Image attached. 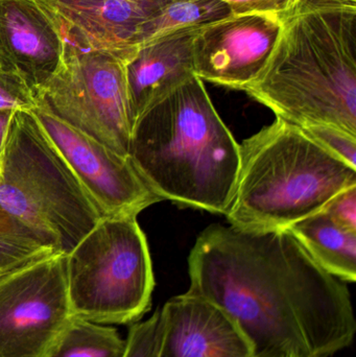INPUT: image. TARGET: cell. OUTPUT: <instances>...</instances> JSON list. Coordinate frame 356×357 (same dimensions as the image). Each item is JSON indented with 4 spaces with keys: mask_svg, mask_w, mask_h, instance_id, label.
Returning a JSON list of instances; mask_svg holds the SVG:
<instances>
[{
    "mask_svg": "<svg viewBox=\"0 0 356 357\" xmlns=\"http://www.w3.org/2000/svg\"><path fill=\"white\" fill-rule=\"evenodd\" d=\"M188 274L187 293L224 310L255 357H332L355 340L346 283L321 268L288 229L212 225L196 238Z\"/></svg>",
    "mask_w": 356,
    "mask_h": 357,
    "instance_id": "obj_1",
    "label": "cell"
},
{
    "mask_svg": "<svg viewBox=\"0 0 356 357\" xmlns=\"http://www.w3.org/2000/svg\"><path fill=\"white\" fill-rule=\"evenodd\" d=\"M263 71L245 91L300 128L356 136V1L296 0Z\"/></svg>",
    "mask_w": 356,
    "mask_h": 357,
    "instance_id": "obj_2",
    "label": "cell"
},
{
    "mask_svg": "<svg viewBox=\"0 0 356 357\" xmlns=\"http://www.w3.org/2000/svg\"><path fill=\"white\" fill-rule=\"evenodd\" d=\"M127 156L162 201L227 213L240 173V146L196 75L134 121Z\"/></svg>",
    "mask_w": 356,
    "mask_h": 357,
    "instance_id": "obj_3",
    "label": "cell"
},
{
    "mask_svg": "<svg viewBox=\"0 0 356 357\" xmlns=\"http://www.w3.org/2000/svg\"><path fill=\"white\" fill-rule=\"evenodd\" d=\"M240 146L235 192L225 214L235 228L286 230L356 185V169L282 119Z\"/></svg>",
    "mask_w": 356,
    "mask_h": 357,
    "instance_id": "obj_4",
    "label": "cell"
},
{
    "mask_svg": "<svg viewBox=\"0 0 356 357\" xmlns=\"http://www.w3.org/2000/svg\"><path fill=\"white\" fill-rule=\"evenodd\" d=\"M0 207L68 254L102 218L31 111H15L0 158Z\"/></svg>",
    "mask_w": 356,
    "mask_h": 357,
    "instance_id": "obj_5",
    "label": "cell"
},
{
    "mask_svg": "<svg viewBox=\"0 0 356 357\" xmlns=\"http://www.w3.org/2000/svg\"><path fill=\"white\" fill-rule=\"evenodd\" d=\"M67 291L75 318L133 324L150 310L155 276L135 215L105 216L66 254Z\"/></svg>",
    "mask_w": 356,
    "mask_h": 357,
    "instance_id": "obj_6",
    "label": "cell"
},
{
    "mask_svg": "<svg viewBox=\"0 0 356 357\" xmlns=\"http://www.w3.org/2000/svg\"><path fill=\"white\" fill-rule=\"evenodd\" d=\"M62 62L36 94L37 104L123 156L132 123L125 61L64 39Z\"/></svg>",
    "mask_w": 356,
    "mask_h": 357,
    "instance_id": "obj_7",
    "label": "cell"
},
{
    "mask_svg": "<svg viewBox=\"0 0 356 357\" xmlns=\"http://www.w3.org/2000/svg\"><path fill=\"white\" fill-rule=\"evenodd\" d=\"M75 318L65 254L0 276V357L47 356Z\"/></svg>",
    "mask_w": 356,
    "mask_h": 357,
    "instance_id": "obj_8",
    "label": "cell"
},
{
    "mask_svg": "<svg viewBox=\"0 0 356 357\" xmlns=\"http://www.w3.org/2000/svg\"><path fill=\"white\" fill-rule=\"evenodd\" d=\"M40 127L66 161L102 218L135 215L162 201L123 156L54 116L41 105L31 110Z\"/></svg>",
    "mask_w": 356,
    "mask_h": 357,
    "instance_id": "obj_9",
    "label": "cell"
},
{
    "mask_svg": "<svg viewBox=\"0 0 356 357\" xmlns=\"http://www.w3.org/2000/svg\"><path fill=\"white\" fill-rule=\"evenodd\" d=\"M280 29V14L274 13L230 15L201 27L192 42L194 73L245 91L267 64Z\"/></svg>",
    "mask_w": 356,
    "mask_h": 357,
    "instance_id": "obj_10",
    "label": "cell"
},
{
    "mask_svg": "<svg viewBox=\"0 0 356 357\" xmlns=\"http://www.w3.org/2000/svg\"><path fill=\"white\" fill-rule=\"evenodd\" d=\"M64 39L129 62L142 26L169 0H35Z\"/></svg>",
    "mask_w": 356,
    "mask_h": 357,
    "instance_id": "obj_11",
    "label": "cell"
},
{
    "mask_svg": "<svg viewBox=\"0 0 356 357\" xmlns=\"http://www.w3.org/2000/svg\"><path fill=\"white\" fill-rule=\"evenodd\" d=\"M162 333L157 357H255L236 323L219 306L187 293L160 310Z\"/></svg>",
    "mask_w": 356,
    "mask_h": 357,
    "instance_id": "obj_12",
    "label": "cell"
},
{
    "mask_svg": "<svg viewBox=\"0 0 356 357\" xmlns=\"http://www.w3.org/2000/svg\"><path fill=\"white\" fill-rule=\"evenodd\" d=\"M64 50V38L35 0H0V68L18 73L35 96Z\"/></svg>",
    "mask_w": 356,
    "mask_h": 357,
    "instance_id": "obj_13",
    "label": "cell"
},
{
    "mask_svg": "<svg viewBox=\"0 0 356 357\" xmlns=\"http://www.w3.org/2000/svg\"><path fill=\"white\" fill-rule=\"evenodd\" d=\"M199 29L169 33L140 46L125 63L132 123L148 107L196 75L192 42Z\"/></svg>",
    "mask_w": 356,
    "mask_h": 357,
    "instance_id": "obj_14",
    "label": "cell"
},
{
    "mask_svg": "<svg viewBox=\"0 0 356 357\" xmlns=\"http://www.w3.org/2000/svg\"><path fill=\"white\" fill-rule=\"evenodd\" d=\"M288 230L326 272L343 282H355L356 231L339 226L324 211L295 222Z\"/></svg>",
    "mask_w": 356,
    "mask_h": 357,
    "instance_id": "obj_15",
    "label": "cell"
},
{
    "mask_svg": "<svg viewBox=\"0 0 356 357\" xmlns=\"http://www.w3.org/2000/svg\"><path fill=\"white\" fill-rule=\"evenodd\" d=\"M232 15L221 0H169L142 26L139 46L176 31L199 29Z\"/></svg>",
    "mask_w": 356,
    "mask_h": 357,
    "instance_id": "obj_16",
    "label": "cell"
},
{
    "mask_svg": "<svg viewBox=\"0 0 356 357\" xmlns=\"http://www.w3.org/2000/svg\"><path fill=\"white\" fill-rule=\"evenodd\" d=\"M127 339L114 327L75 318L46 357H125Z\"/></svg>",
    "mask_w": 356,
    "mask_h": 357,
    "instance_id": "obj_17",
    "label": "cell"
},
{
    "mask_svg": "<svg viewBox=\"0 0 356 357\" xmlns=\"http://www.w3.org/2000/svg\"><path fill=\"white\" fill-rule=\"evenodd\" d=\"M54 253L41 235L0 207V276Z\"/></svg>",
    "mask_w": 356,
    "mask_h": 357,
    "instance_id": "obj_18",
    "label": "cell"
},
{
    "mask_svg": "<svg viewBox=\"0 0 356 357\" xmlns=\"http://www.w3.org/2000/svg\"><path fill=\"white\" fill-rule=\"evenodd\" d=\"M162 333L160 310L130 327L125 357H157Z\"/></svg>",
    "mask_w": 356,
    "mask_h": 357,
    "instance_id": "obj_19",
    "label": "cell"
},
{
    "mask_svg": "<svg viewBox=\"0 0 356 357\" xmlns=\"http://www.w3.org/2000/svg\"><path fill=\"white\" fill-rule=\"evenodd\" d=\"M301 129L324 150L356 169V136L332 126H309Z\"/></svg>",
    "mask_w": 356,
    "mask_h": 357,
    "instance_id": "obj_20",
    "label": "cell"
},
{
    "mask_svg": "<svg viewBox=\"0 0 356 357\" xmlns=\"http://www.w3.org/2000/svg\"><path fill=\"white\" fill-rule=\"evenodd\" d=\"M37 105L35 94L14 71L0 68V111H31Z\"/></svg>",
    "mask_w": 356,
    "mask_h": 357,
    "instance_id": "obj_21",
    "label": "cell"
},
{
    "mask_svg": "<svg viewBox=\"0 0 356 357\" xmlns=\"http://www.w3.org/2000/svg\"><path fill=\"white\" fill-rule=\"evenodd\" d=\"M322 211L328 214L339 226L356 231V185L334 195Z\"/></svg>",
    "mask_w": 356,
    "mask_h": 357,
    "instance_id": "obj_22",
    "label": "cell"
},
{
    "mask_svg": "<svg viewBox=\"0 0 356 357\" xmlns=\"http://www.w3.org/2000/svg\"><path fill=\"white\" fill-rule=\"evenodd\" d=\"M228 4L232 15L252 13H274L281 14L296 0H221Z\"/></svg>",
    "mask_w": 356,
    "mask_h": 357,
    "instance_id": "obj_23",
    "label": "cell"
},
{
    "mask_svg": "<svg viewBox=\"0 0 356 357\" xmlns=\"http://www.w3.org/2000/svg\"><path fill=\"white\" fill-rule=\"evenodd\" d=\"M14 112L15 111H0V158H1L2 152H3L6 136H8Z\"/></svg>",
    "mask_w": 356,
    "mask_h": 357,
    "instance_id": "obj_24",
    "label": "cell"
},
{
    "mask_svg": "<svg viewBox=\"0 0 356 357\" xmlns=\"http://www.w3.org/2000/svg\"><path fill=\"white\" fill-rule=\"evenodd\" d=\"M257 357H294V356H284V354H278V356H257Z\"/></svg>",
    "mask_w": 356,
    "mask_h": 357,
    "instance_id": "obj_25",
    "label": "cell"
},
{
    "mask_svg": "<svg viewBox=\"0 0 356 357\" xmlns=\"http://www.w3.org/2000/svg\"><path fill=\"white\" fill-rule=\"evenodd\" d=\"M353 1H356V0H353Z\"/></svg>",
    "mask_w": 356,
    "mask_h": 357,
    "instance_id": "obj_26",
    "label": "cell"
}]
</instances>
